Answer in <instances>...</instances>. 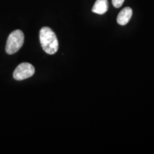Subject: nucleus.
Here are the masks:
<instances>
[{"label": "nucleus", "mask_w": 154, "mask_h": 154, "mask_svg": "<svg viewBox=\"0 0 154 154\" xmlns=\"http://www.w3.org/2000/svg\"><path fill=\"white\" fill-rule=\"evenodd\" d=\"M39 39L42 49L46 53L52 55L57 52L59 42L51 29L47 26L42 27L39 32Z\"/></svg>", "instance_id": "nucleus-1"}, {"label": "nucleus", "mask_w": 154, "mask_h": 154, "mask_svg": "<svg viewBox=\"0 0 154 154\" xmlns=\"http://www.w3.org/2000/svg\"><path fill=\"white\" fill-rule=\"evenodd\" d=\"M24 42V34L22 31L17 29L9 34L6 44L5 50L8 54L17 53L22 48Z\"/></svg>", "instance_id": "nucleus-2"}, {"label": "nucleus", "mask_w": 154, "mask_h": 154, "mask_svg": "<svg viewBox=\"0 0 154 154\" xmlns=\"http://www.w3.org/2000/svg\"><path fill=\"white\" fill-rule=\"evenodd\" d=\"M35 73V69L29 63H22L17 66L13 73V77L17 81H22L32 76Z\"/></svg>", "instance_id": "nucleus-3"}, {"label": "nucleus", "mask_w": 154, "mask_h": 154, "mask_svg": "<svg viewBox=\"0 0 154 154\" xmlns=\"http://www.w3.org/2000/svg\"><path fill=\"white\" fill-rule=\"evenodd\" d=\"M132 14V9L131 7H125L119 12L118 17H117V22L121 26H124L129 22Z\"/></svg>", "instance_id": "nucleus-4"}, {"label": "nucleus", "mask_w": 154, "mask_h": 154, "mask_svg": "<svg viewBox=\"0 0 154 154\" xmlns=\"http://www.w3.org/2000/svg\"><path fill=\"white\" fill-rule=\"evenodd\" d=\"M109 8L107 0H96L94 4L92 11L98 14H103L106 13Z\"/></svg>", "instance_id": "nucleus-5"}, {"label": "nucleus", "mask_w": 154, "mask_h": 154, "mask_svg": "<svg viewBox=\"0 0 154 154\" xmlns=\"http://www.w3.org/2000/svg\"><path fill=\"white\" fill-rule=\"evenodd\" d=\"M124 1L125 0H112V4L116 8H120L124 4Z\"/></svg>", "instance_id": "nucleus-6"}]
</instances>
